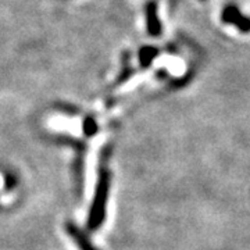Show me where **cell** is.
I'll return each instance as SVG.
<instances>
[{
	"label": "cell",
	"instance_id": "obj_1",
	"mask_svg": "<svg viewBox=\"0 0 250 250\" xmlns=\"http://www.w3.org/2000/svg\"><path fill=\"white\" fill-rule=\"evenodd\" d=\"M110 182H111V174L108 171L104 161L100 163L99 170V178L95 189V196L90 206L89 215H88V228L89 231H96L104 221L106 217V207H107V199L110 193Z\"/></svg>",
	"mask_w": 250,
	"mask_h": 250
},
{
	"label": "cell",
	"instance_id": "obj_2",
	"mask_svg": "<svg viewBox=\"0 0 250 250\" xmlns=\"http://www.w3.org/2000/svg\"><path fill=\"white\" fill-rule=\"evenodd\" d=\"M221 20L225 24L236 28L242 34H249L250 32V17L242 14L241 10L233 4L224 7L223 11H221Z\"/></svg>",
	"mask_w": 250,
	"mask_h": 250
},
{
	"label": "cell",
	"instance_id": "obj_3",
	"mask_svg": "<svg viewBox=\"0 0 250 250\" xmlns=\"http://www.w3.org/2000/svg\"><path fill=\"white\" fill-rule=\"evenodd\" d=\"M145 17H146V29L147 34L153 38H159L163 34V25L159 18L157 1L149 0L145 6Z\"/></svg>",
	"mask_w": 250,
	"mask_h": 250
},
{
	"label": "cell",
	"instance_id": "obj_4",
	"mask_svg": "<svg viewBox=\"0 0 250 250\" xmlns=\"http://www.w3.org/2000/svg\"><path fill=\"white\" fill-rule=\"evenodd\" d=\"M65 229H67V233L71 236L72 239L75 241V243L78 245L80 250H98L88 239V236L85 233L81 231L80 228L72 223L65 224Z\"/></svg>",
	"mask_w": 250,
	"mask_h": 250
},
{
	"label": "cell",
	"instance_id": "obj_5",
	"mask_svg": "<svg viewBox=\"0 0 250 250\" xmlns=\"http://www.w3.org/2000/svg\"><path fill=\"white\" fill-rule=\"evenodd\" d=\"M159 56V49L154 47V46H142L139 49V53H138V59H139V64L143 70H146L147 67H150L153 62L157 59Z\"/></svg>",
	"mask_w": 250,
	"mask_h": 250
},
{
	"label": "cell",
	"instance_id": "obj_6",
	"mask_svg": "<svg viewBox=\"0 0 250 250\" xmlns=\"http://www.w3.org/2000/svg\"><path fill=\"white\" fill-rule=\"evenodd\" d=\"M129 56H131L129 52H124V53H123V57H121L123 68H121V72H120L118 77H117V85H121V83L126 82V81L132 77V74H134V68H132V65H131V57H129Z\"/></svg>",
	"mask_w": 250,
	"mask_h": 250
},
{
	"label": "cell",
	"instance_id": "obj_7",
	"mask_svg": "<svg viewBox=\"0 0 250 250\" xmlns=\"http://www.w3.org/2000/svg\"><path fill=\"white\" fill-rule=\"evenodd\" d=\"M82 129H83V132H85L86 136H93V135H96V132H98V124H96L95 118L86 117L85 121H83V125H82Z\"/></svg>",
	"mask_w": 250,
	"mask_h": 250
}]
</instances>
